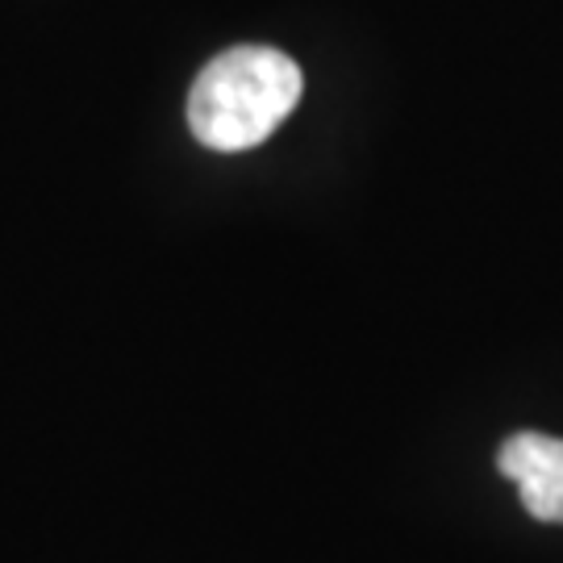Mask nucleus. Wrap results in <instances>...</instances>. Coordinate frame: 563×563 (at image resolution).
Wrapping results in <instances>:
<instances>
[{
	"mask_svg": "<svg viewBox=\"0 0 563 563\" xmlns=\"http://www.w3.org/2000/svg\"><path fill=\"white\" fill-rule=\"evenodd\" d=\"M301 92V67L284 51L234 46L201 67L188 92V125L209 151H251L280 130Z\"/></svg>",
	"mask_w": 563,
	"mask_h": 563,
	"instance_id": "nucleus-1",
	"label": "nucleus"
},
{
	"mask_svg": "<svg viewBox=\"0 0 563 563\" xmlns=\"http://www.w3.org/2000/svg\"><path fill=\"white\" fill-rule=\"evenodd\" d=\"M497 467H501V476L518 484L530 518L563 526V439L522 430V434L505 439Z\"/></svg>",
	"mask_w": 563,
	"mask_h": 563,
	"instance_id": "nucleus-2",
	"label": "nucleus"
}]
</instances>
